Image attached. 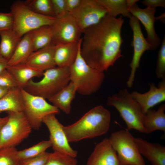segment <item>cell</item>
Masks as SVG:
<instances>
[{
    "instance_id": "obj_1",
    "label": "cell",
    "mask_w": 165,
    "mask_h": 165,
    "mask_svg": "<svg viewBox=\"0 0 165 165\" xmlns=\"http://www.w3.org/2000/svg\"><path fill=\"white\" fill-rule=\"evenodd\" d=\"M124 20L108 14L99 23L86 29L81 47L82 56L92 68L104 72L123 56L121 47Z\"/></svg>"
},
{
    "instance_id": "obj_2",
    "label": "cell",
    "mask_w": 165,
    "mask_h": 165,
    "mask_svg": "<svg viewBox=\"0 0 165 165\" xmlns=\"http://www.w3.org/2000/svg\"><path fill=\"white\" fill-rule=\"evenodd\" d=\"M110 112L101 105L93 108L77 121L64 126L68 142H75L91 138L105 134L110 125Z\"/></svg>"
},
{
    "instance_id": "obj_3",
    "label": "cell",
    "mask_w": 165,
    "mask_h": 165,
    "mask_svg": "<svg viewBox=\"0 0 165 165\" xmlns=\"http://www.w3.org/2000/svg\"><path fill=\"white\" fill-rule=\"evenodd\" d=\"M82 41L80 42L76 58L69 67L70 82L74 84L76 92L84 95H91L100 88L104 80V72L90 67L82 57L81 53Z\"/></svg>"
},
{
    "instance_id": "obj_4",
    "label": "cell",
    "mask_w": 165,
    "mask_h": 165,
    "mask_svg": "<svg viewBox=\"0 0 165 165\" xmlns=\"http://www.w3.org/2000/svg\"><path fill=\"white\" fill-rule=\"evenodd\" d=\"M40 81L30 80L23 88L29 93L48 99L70 82L69 67L56 66L45 71Z\"/></svg>"
},
{
    "instance_id": "obj_5",
    "label": "cell",
    "mask_w": 165,
    "mask_h": 165,
    "mask_svg": "<svg viewBox=\"0 0 165 165\" xmlns=\"http://www.w3.org/2000/svg\"><path fill=\"white\" fill-rule=\"evenodd\" d=\"M107 103L117 110L126 124L127 130L134 129L145 133L142 123L144 114L127 89L108 97Z\"/></svg>"
},
{
    "instance_id": "obj_6",
    "label": "cell",
    "mask_w": 165,
    "mask_h": 165,
    "mask_svg": "<svg viewBox=\"0 0 165 165\" xmlns=\"http://www.w3.org/2000/svg\"><path fill=\"white\" fill-rule=\"evenodd\" d=\"M10 9L14 20L13 29L20 38L39 27L52 25L56 19L55 16L43 15L34 12L24 1H15Z\"/></svg>"
},
{
    "instance_id": "obj_7",
    "label": "cell",
    "mask_w": 165,
    "mask_h": 165,
    "mask_svg": "<svg viewBox=\"0 0 165 165\" xmlns=\"http://www.w3.org/2000/svg\"><path fill=\"white\" fill-rule=\"evenodd\" d=\"M8 120L0 130V149L15 148L32 129L23 112H6Z\"/></svg>"
},
{
    "instance_id": "obj_8",
    "label": "cell",
    "mask_w": 165,
    "mask_h": 165,
    "mask_svg": "<svg viewBox=\"0 0 165 165\" xmlns=\"http://www.w3.org/2000/svg\"><path fill=\"white\" fill-rule=\"evenodd\" d=\"M134 138L127 129L113 132L108 138L121 165H146Z\"/></svg>"
},
{
    "instance_id": "obj_9",
    "label": "cell",
    "mask_w": 165,
    "mask_h": 165,
    "mask_svg": "<svg viewBox=\"0 0 165 165\" xmlns=\"http://www.w3.org/2000/svg\"><path fill=\"white\" fill-rule=\"evenodd\" d=\"M24 99V113L32 129L38 130L41 127L44 118L51 114H59L60 110L46 99L32 95L21 88Z\"/></svg>"
},
{
    "instance_id": "obj_10",
    "label": "cell",
    "mask_w": 165,
    "mask_h": 165,
    "mask_svg": "<svg viewBox=\"0 0 165 165\" xmlns=\"http://www.w3.org/2000/svg\"><path fill=\"white\" fill-rule=\"evenodd\" d=\"M108 14L94 0H82L79 6L69 15L75 19L82 33L99 23Z\"/></svg>"
},
{
    "instance_id": "obj_11",
    "label": "cell",
    "mask_w": 165,
    "mask_h": 165,
    "mask_svg": "<svg viewBox=\"0 0 165 165\" xmlns=\"http://www.w3.org/2000/svg\"><path fill=\"white\" fill-rule=\"evenodd\" d=\"M52 43L55 45L78 42L82 33L74 18L70 15L57 18L50 25Z\"/></svg>"
},
{
    "instance_id": "obj_12",
    "label": "cell",
    "mask_w": 165,
    "mask_h": 165,
    "mask_svg": "<svg viewBox=\"0 0 165 165\" xmlns=\"http://www.w3.org/2000/svg\"><path fill=\"white\" fill-rule=\"evenodd\" d=\"M129 18V24L133 33V39L131 45L134 48V53L130 64L131 69L127 84L128 87L131 88L134 81L136 71L139 67L141 57L145 51L151 50V48L144 36L139 21L133 15Z\"/></svg>"
},
{
    "instance_id": "obj_13",
    "label": "cell",
    "mask_w": 165,
    "mask_h": 165,
    "mask_svg": "<svg viewBox=\"0 0 165 165\" xmlns=\"http://www.w3.org/2000/svg\"><path fill=\"white\" fill-rule=\"evenodd\" d=\"M55 114H50L45 117L42 123L47 127L50 133L49 141L54 152L61 153L75 158L77 151L70 145L64 130V126L57 118Z\"/></svg>"
},
{
    "instance_id": "obj_14",
    "label": "cell",
    "mask_w": 165,
    "mask_h": 165,
    "mask_svg": "<svg viewBox=\"0 0 165 165\" xmlns=\"http://www.w3.org/2000/svg\"><path fill=\"white\" fill-rule=\"evenodd\" d=\"M128 10L130 13L140 21L144 26L147 34L145 38L150 45L151 50H156L160 45L161 41L154 28V23L156 20V17H155L156 9L147 7L142 9L135 3Z\"/></svg>"
},
{
    "instance_id": "obj_15",
    "label": "cell",
    "mask_w": 165,
    "mask_h": 165,
    "mask_svg": "<svg viewBox=\"0 0 165 165\" xmlns=\"http://www.w3.org/2000/svg\"><path fill=\"white\" fill-rule=\"evenodd\" d=\"M130 94L144 114L151 108L165 101V79H162L157 87L154 83H150L149 90L144 93L134 91L130 93Z\"/></svg>"
},
{
    "instance_id": "obj_16",
    "label": "cell",
    "mask_w": 165,
    "mask_h": 165,
    "mask_svg": "<svg viewBox=\"0 0 165 165\" xmlns=\"http://www.w3.org/2000/svg\"><path fill=\"white\" fill-rule=\"evenodd\" d=\"M86 165H121L109 139L105 138L97 144L88 158Z\"/></svg>"
},
{
    "instance_id": "obj_17",
    "label": "cell",
    "mask_w": 165,
    "mask_h": 165,
    "mask_svg": "<svg viewBox=\"0 0 165 165\" xmlns=\"http://www.w3.org/2000/svg\"><path fill=\"white\" fill-rule=\"evenodd\" d=\"M55 45L52 43L33 52L24 64L44 72L56 66L54 60Z\"/></svg>"
},
{
    "instance_id": "obj_18",
    "label": "cell",
    "mask_w": 165,
    "mask_h": 165,
    "mask_svg": "<svg viewBox=\"0 0 165 165\" xmlns=\"http://www.w3.org/2000/svg\"><path fill=\"white\" fill-rule=\"evenodd\" d=\"M138 150L152 165H165V147L140 138H134Z\"/></svg>"
},
{
    "instance_id": "obj_19",
    "label": "cell",
    "mask_w": 165,
    "mask_h": 165,
    "mask_svg": "<svg viewBox=\"0 0 165 165\" xmlns=\"http://www.w3.org/2000/svg\"><path fill=\"white\" fill-rule=\"evenodd\" d=\"M81 38L77 42L55 45L54 60L56 66L69 67L73 63L77 56Z\"/></svg>"
},
{
    "instance_id": "obj_20",
    "label": "cell",
    "mask_w": 165,
    "mask_h": 165,
    "mask_svg": "<svg viewBox=\"0 0 165 165\" xmlns=\"http://www.w3.org/2000/svg\"><path fill=\"white\" fill-rule=\"evenodd\" d=\"M165 105H161L156 110L151 109L144 114L143 125L145 133L156 130L165 131Z\"/></svg>"
},
{
    "instance_id": "obj_21",
    "label": "cell",
    "mask_w": 165,
    "mask_h": 165,
    "mask_svg": "<svg viewBox=\"0 0 165 165\" xmlns=\"http://www.w3.org/2000/svg\"><path fill=\"white\" fill-rule=\"evenodd\" d=\"M76 92L74 84L70 82L65 87L48 100L53 106L68 114L71 111V103Z\"/></svg>"
},
{
    "instance_id": "obj_22",
    "label": "cell",
    "mask_w": 165,
    "mask_h": 165,
    "mask_svg": "<svg viewBox=\"0 0 165 165\" xmlns=\"http://www.w3.org/2000/svg\"><path fill=\"white\" fill-rule=\"evenodd\" d=\"M24 104L21 88L10 89L0 99V113L4 111L24 112Z\"/></svg>"
},
{
    "instance_id": "obj_23",
    "label": "cell",
    "mask_w": 165,
    "mask_h": 165,
    "mask_svg": "<svg viewBox=\"0 0 165 165\" xmlns=\"http://www.w3.org/2000/svg\"><path fill=\"white\" fill-rule=\"evenodd\" d=\"M6 69L12 75L18 86L21 88H23L33 78L41 77L43 73L24 63L12 66L7 65Z\"/></svg>"
},
{
    "instance_id": "obj_24",
    "label": "cell",
    "mask_w": 165,
    "mask_h": 165,
    "mask_svg": "<svg viewBox=\"0 0 165 165\" xmlns=\"http://www.w3.org/2000/svg\"><path fill=\"white\" fill-rule=\"evenodd\" d=\"M34 51L33 45L28 32L21 38L12 56L8 61L7 65L12 66L24 63Z\"/></svg>"
},
{
    "instance_id": "obj_25",
    "label": "cell",
    "mask_w": 165,
    "mask_h": 165,
    "mask_svg": "<svg viewBox=\"0 0 165 165\" xmlns=\"http://www.w3.org/2000/svg\"><path fill=\"white\" fill-rule=\"evenodd\" d=\"M0 56L8 61L21 38L13 29L0 32Z\"/></svg>"
},
{
    "instance_id": "obj_26",
    "label": "cell",
    "mask_w": 165,
    "mask_h": 165,
    "mask_svg": "<svg viewBox=\"0 0 165 165\" xmlns=\"http://www.w3.org/2000/svg\"><path fill=\"white\" fill-rule=\"evenodd\" d=\"M34 51L52 43V33L50 25L39 27L29 32Z\"/></svg>"
},
{
    "instance_id": "obj_27",
    "label": "cell",
    "mask_w": 165,
    "mask_h": 165,
    "mask_svg": "<svg viewBox=\"0 0 165 165\" xmlns=\"http://www.w3.org/2000/svg\"><path fill=\"white\" fill-rule=\"evenodd\" d=\"M98 5L104 7L110 15L116 17L121 14L129 18L132 15L129 12L127 0H94Z\"/></svg>"
},
{
    "instance_id": "obj_28",
    "label": "cell",
    "mask_w": 165,
    "mask_h": 165,
    "mask_svg": "<svg viewBox=\"0 0 165 165\" xmlns=\"http://www.w3.org/2000/svg\"><path fill=\"white\" fill-rule=\"evenodd\" d=\"M51 147L49 140H43L34 145L24 150L17 151V156L20 162L24 160L39 156Z\"/></svg>"
},
{
    "instance_id": "obj_29",
    "label": "cell",
    "mask_w": 165,
    "mask_h": 165,
    "mask_svg": "<svg viewBox=\"0 0 165 165\" xmlns=\"http://www.w3.org/2000/svg\"><path fill=\"white\" fill-rule=\"evenodd\" d=\"M24 2L30 9L38 14L55 17L51 0H27Z\"/></svg>"
},
{
    "instance_id": "obj_30",
    "label": "cell",
    "mask_w": 165,
    "mask_h": 165,
    "mask_svg": "<svg viewBox=\"0 0 165 165\" xmlns=\"http://www.w3.org/2000/svg\"><path fill=\"white\" fill-rule=\"evenodd\" d=\"M45 165H78L75 157L56 152L50 154Z\"/></svg>"
},
{
    "instance_id": "obj_31",
    "label": "cell",
    "mask_w": 165,
    "mask_h": 165,
    "mask_svg": "<svg viewBox=\"0 0 165 165\" xmlns=\"http://www.w3.org/2000/svg\"><path fill=\"white\" fill-rule=\"evenodd\" d=\"M17 151L16 148L0 149V165H18Z\"/></svg>"
},
{
    "instance_id": "obj_32",
    "label": "cell",
    "mask_w": 165,
    "mask_h": 165,
    "mask_svg": "<svg viewBox=\"0 0 165 165\" xmlns=\"http://www.w3.org/2000/svg\"><path fill=\"white\" fill-rule=\"evenodd\" d=\"M156 73L157 78L165 79V37L163 38L158 52Z\"/></svg>"
},
{
    "instance_id": "obj_33",
    "label": "cell",
    "mask_w": 165,
    "mask_h": 165,
    "mask_svg": "<svg viewBox=\"0 0 165 165\" xmlns=\"http://www.w3.org/2000/svg\"><path fill=\"white\" fill-rule=\"evenodd\" d=\"M0 86L10 89L19 87L12 75L6 69L0 73Z\"/></svg>"
},
{
    "instance_id": "obj_34",
    "label": "cell",
    "mask_w": 165,
    "mask_h": 165,
    "mask_svg": "<svg viewBox=\"0 0 165 165\" xmlns=\"http://www.w3.org/2000/svg\"><path fill=\"white\" fill-rule=\"evenodd\" d=\"M13 18L12 13L0 12V32L13 29Z\"/></svg>"
},
{
    "instance_id": "obj_35",
    "label": "cell",
    "mask_w": 165,
    "mask_h": 165,
    "mask_svg": "<svg viewBox=\"0 0 165 165\" xmlns=\"http://www.w3.org/2000/svg\"><path fill=\"white\" fill-rule=\"evenodd\" d=\"M50 154L45 152L38 156L22 161L18 165H45Z\"/></svg>"
},
{
    "instance_id": "obj_36",
    "label": "cell",
    "mask_w": 165,
    "mask_h": 165,
    "mask_svg": "<svg viewBox=\"0 0 165 165\" xmlns=\"http://www.w3.org/2000/svg\"><path fill=\"white\" fill-rule=\"evenodd\" d=\"M55 16L57 18L67 15L65 10V0H51Z\"/></svg>"
},
{
    "instance_id": "obj_37",
    "label": "cell",
    "mask_w": 165,
    "mask_h": 165,
    "mask_svg": "<svg viewBox=\"0 0 165 165\" xmlns=\"http://www.w3.org/2000/svg\"><path fill=\"white\" fill-rule=\"evenodd\" d=\"M82 0H65V10L67 14H69L80 5Z\"/></svg>"
},
{
    "instance_id": "obj_38",
    "label": "cell",
    "mask_w": 165,
    "mask_h": 165,
    "mask_svg": "<svg viewBox=\"0 0 165 165\" xmlns=\"http://www.w3.org/2000/svg\"><path fill=\"white\" fill-rule=\"evenodd\" d=\"M141 3L147 7L155 9L157 7L165 8V0H144Z\"/></svg>"
},
{
    "instance_id": "obj_39",
    "label": "cell",
    "mask_w": 165,
    "mask_h": 165,
    "mask_svg": "<svg viewBox=\"0 0 165 165\" xmlns=\"http://www.w3.org/2000/svg\"><path fill=\"white\" fill-rule=\"evenodd\" d=\"M7 61L0 56V73L6 69Z\"/></svg>"
},
{
    "instance_id": "obj_40",
    "label": "cell",
    "mask_w": 165,
    "mask_h": 165,
    "mask_svg": "<svg viewBox=\"0 0 165 165\" xmlns=\"http://www.w3.org/2000/svg\"><path fill=\"white\" fill-rule=\"evenodd\" d=\"M10 90L0 86V99L5 95Z\"/></svg>"
},
{
    "instance_id": "obj_41",
    "label": "cell",
    "mask_w": 165,
    "mask_h": 165,
    "mask_svg": "<svg viewBox=\"0 0 165 165\" xmlns=\"http://www.w3.org/2000/svg\"><path fill=\"white\" fill-rule=\"evenodd\" d=\"M8 120V117L7 116L3 117H0V130L7 122Z\"/></svg>"
},
{
    "instance_id": "obj_42",
    "label": "cell",
    "mask_w": 165,
    "mask_h": 165,
    "mask_svg": "<svg viewBox=\"0 0 165 165\" xmlns=\"http://www.w3.org/2000/svg\"><path fill=\"white\" fill-rule=\"evenodd\" d=\"M140 1L139 0H127V6L129 9L136 2Z\"/></svg>"
}]
</instances>
